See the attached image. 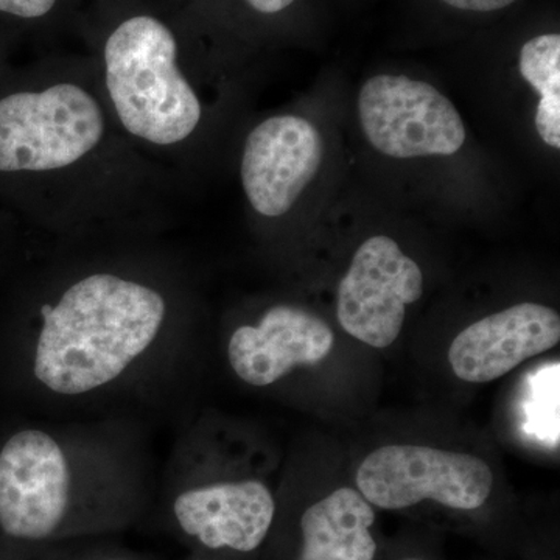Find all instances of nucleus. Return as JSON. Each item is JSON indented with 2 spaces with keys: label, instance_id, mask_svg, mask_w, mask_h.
Returning <instances> with one entry per match:
<instances>
[{
  "label": "nucleus",
  "instance_id": "nucleus-15",
  "mask_svg": "<svg viewBox=\"0 0 560 560\" xmlns=\"http://www.w3.org/2000/svg\"><path fill=\"white\" fill-rule=\"evenodd\" d=\"M94 541H65V544L0 550V560H84Z\"/></svg>",
  "mask_w": 560,
  "mask_h": 560
},
{
  "label": "nucleus",
  "instance_id": "nucleus-8",
  "mask_svg": "<svg viewBox=\"0 0 560 560\" xmlns=\"http://www.w3.org/2000/svg\"><path fill=\"white\" fill-rule=\"evenodd\" d=\"M423 276L393 238L375 235L357 250L338 290V320L353 338L385 349L399 338L405 308L420 300Z\"/></svg>",
  "mask_w": 560,
  "mask_h": 560
},
{
  "label": "nucleus",
  "instance_id": "nucleus-20",
  "mask_svg": "<svg viewBox=\"0 0 560 560\" xmlns=\"http://www.w3.org/2000/svg\"><path fill=\"white\" fill-rule=\"evenodd\" d=\"M172 2H175V0H172Z\"/></svg>",
  "mask_w": 560,
  "mask_h": 560
},
{
  "label": "nucleus",
  "instance_id": "nucleus-14",
  "mask_svg": "<svg viewBox=\"0 0 560 560\" xmlns=\"http://www.w3.org/2000/svg\"><path fill=\"white\" fill-rule=\"evenodd\" d=\"M79 0H0V16L21 22L55 21Z\"/></svg>",
  "mask_w": 560,
  "mask_h": 560
},
{
  "label": "nucleus",
  "instance_id": "nucleus-19",
  "mask_svg": "<svg viewBox=\"0 0 560 560\" xmlns=\"http://www.w3.org/2000/svg\"><path fill=\"white\" fill-rule=\"evenodd\" d=\"M408 560H419V559H408Z\"/></svg>",
  "mask_w": 560,
  "mask_h": 560
},
{
  "label": "nucleus",
  "instance_id": "nucleus-16",
  "mask_svg": "<svg viewBox=\"0 0 560 560\" xmlns=\"http://www.w3.org/2000/svg\"><path fill=\"white\" fill-rule=\"evenodd\" d=\"M84 560H151L135 550L113 544V539L95 540Z\"/></svg>",
  "mask_w": 560,
  "mask_h": 560
},
{
  "label": "nucleus",
  "instance_id": "nucleus-9",
  "mask_svg": "<svg viewBox=\"0 0 560 560\" xmlns=\"http://www.w3.org/2000/svg\"><path fill=\"white\" fill-rule=\"evenodd\" d=\"M323 140L311 121L275 116L261 121L243 149L241 176L250 208L259 215H285L315 178Z\"/></svg>",
  "mask_w": 560,
  "mask_h": 560
},
{
  "label": "nucleus",
  "instance_id": "nucleus-17",
  "mask_svg": "<svg viewBox=\"0 0 560 560\" xmlns=\"http://www.w3.org/2000/svg\"><path fill=\"white\" fill-rule=\"evenodd\" d=\"M442 2L447 3L453 9L486 13V11L506 9L515 0H442Z\"/></svg>",
  "mask_w": 560,
  "mask_h": 560
},
{
  "label": "nucleus",
  "instance_id": "nucleus-4",
  "mask_svg": "<svg viewBox=\"0 0 560 560\" xmlns=\"http://www.w3.org/2000/svg\"><path fill=\"white\" fill-rule=\"evenodd\" d=\"M130 145L110 116L97 70H50L40 86L0 97V173L35 176L57 194L83 186Z\"/></svg>",
  "mask_w": 560,
  "mask_h": 560
},
{
  "label": "nucleus",
  "instance_id": "nucleus-10",
  "mask_svg": "<svg viewBox=\"0 0 560 560\" xmlns=\"http://www.w3.org/2000/svg\"><path fill=\"white\" fill-rule=\"evenodd\" d=\"M330 327L293 305H272L257 323L242 324L228 340V361L246 385H276L300 366H315L334 349Z\"/></svg>",
  "mask_w": 560,
  "mask_h": 560
},
{
  "label": "nucleus",
  "instance_id": "nucleus-6",
  "mask_svg": "<svg viewBox=\"0 0 560 560\" xmlns=\"http://www.w3.org/2000/svg\"><path fill=\"white\" fill-rule=\"evenodd\" d=\"M361 495L382 510H405L433 500L452 510L474 511L489 499L493 474L466 453L420 445H386L357 471Z\"/></svg>",
  "mask_w": 560,
  "mask_h": 560
},
{
  "label": "nucleus",
  "instance_id": "nucleus-13",
  "mask_svg": "<svg viewBox=\"0 0 560 560\" xmlns=\"http://www.w3.org/2000/svg\"><path fill=\"white\" fill-rule=\"evenodd\" d=\"M518 68L523 79L539 92L537 132L552 149H560V36H536L522 47Z\"/></svg>",
  "mask_w": 560,
  "mask_h": 560
},
{
  "label": "nucleus",
  "instance_id": "nucleus-12",
  "mask_svg": "<svg viewBox=\"0 0 560 560\" xmlns=\"http://www.w3.org/2000/svg\"><path fill=\"white\" fill-rule=\"evenodd\" d=\"M374 522L375 512L360 492L335 490L302 514L300 560H374Z\"/></svg>",
  "mask_w": 560,
  "mask_h": 560
},
{
  "label": "nucleus",
  "instance_id": "nucleus-3",
  "mask_svg": "<svg viewBox=\"0 0 560 560\" xmlns=\"http://www.w3.org/2000/svg\"><path fill=\"white\" fill-rule=\"evenodd\" d=\"M172 0H97L98 84L130 145L180 154L205 119L187 61L186 22Z\"/></svg>",
  "mask_w": 560,
  "mask_h": 560
},
{
  "label": "nucleus",
  "instance_id": "nucleus-7",
  "mask_svg": "<svg viewBox=\"0 0 560 560\" xmlns=\"http://www.w3.org/2000/svg\"><path fill=\"white\" fill-rule=\"evenodd\" d=\"M361 127L386 156H451L466 140L458 110L436 88L404 75H377L360 92Z\"/></svg>",
  "mask_w": 560,
  "mask_h": 560
},
{
  "label": "nucleus",
  "instance_id": "nucleus-11",
  "mask_svg": "<svg viewBox=\"0 0 560 560\" xmlns=\"http://www.w3.org/2000/svg\"><path fill=\"white\" fill-rule=\"evenodd\" d=\"M559 341V313L523 302L460 331L448 350V361L460 381L488 383L510 374L523 361L547 352Z\"/></svg>",
  "mask_w": 560,
  "mask_h": 560
},
{
  "label": "nucleus",
  "instance_id": "nucleus-18",
  "mask_svg": "<svg viewBox=\"0 0 560 560\" xmlns=\"http://www.w3.org/2000/svg\"><path fill=\"white\" fill-rule=\"evenodd\" d=\"M243 2L256 13L272 16V14H279L280 11L290 9L296 0H243Z\"/></svg>",
  "mask_w": 560,
  "mask_h": 560
},
{
  "label": "nucleus",
  "instance_id": "nucleus-21",
  "mask_svg": "<svg viewBox=\"0 0 560 560\" xmlns=\"http://www.w3.org/2000/svg\"><path fill=\"white\" fill-rule=\"evenodd\" d=\"M190 560H194V559H190Z\"/></svg>",
  "mask_w": 560,
  "mask_h": 560
},
{
  "label": "nucleus",
  "instance_id": "nucleus-5",
  "mask_svg": "<svg viewBox=\"0 0 560 560\" xmlns=\"http://www.w3.org/2000/svg\"><path fill=\"white\" fill-rule=\"evenodd\" d=\"M160 499L168 529L206 551H256L276 517L275 495L257 478L209 480L168 466Z\"/></svg>",
  "mask_w": 560,
  "mask_h": 560
},
{
  "label": "nucleus",
  "instance_id": "nucleus-2",
  "mask_svg": "<svg viewBox=\"0 0 560 560\" xmlns=\"http://www.w3.org/2000/svg\"><path fill=\"white\" fill-rule=\"evenodd\" d=\"M158 490L127 422H36L0 436V550L106 540L153 514Z\"/></svg>",
  "mask_w": 560,
  "mask_h": 560
},
{
  "label": "nucleus",
  "instance_id": "nucleus-1",
  "mask_svg": "<svg viewBox=\"0 0 560 560\" xmlns=\"http://www.w3.org/2000/svg\"><path fill=\"white\" fill-rule=\"evenodd\" d=\"M179 342L178 287L143 265L91 261L51 280L22 342L21 368L40 399L97 404L156 374Z\"/></svg>",
  "mask_w": 560,
  "mask_h": 560
}]
</instances>
